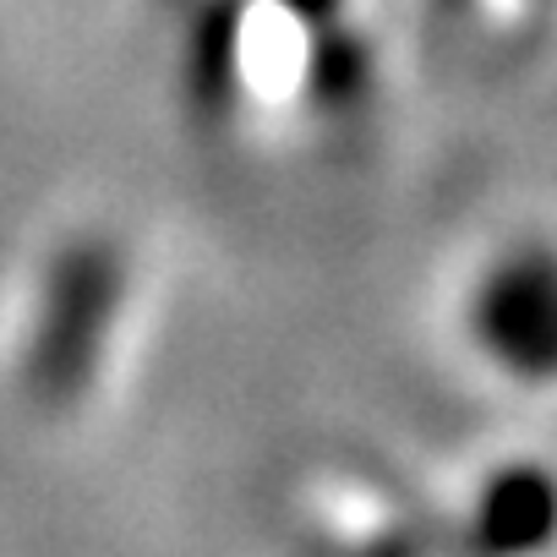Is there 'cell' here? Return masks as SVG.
<instances>
[{"instance_id":"cell-2","label":"cell","mask_w":557,"mask_h":557,"mask_svg":"<svg viewBox=\"0 0 557 557\" xmlns=\"http://www.w3.org/2000/svg\"><path fill=\"white\" fill-rule=\"evenodd\" d=\"M481 350L519 383H557V246L524 240L503 251L470 307Z\"/></svg>"},{"instance_id":"cell-4","label":"cell","mask_w":557,"mask_h":557,"mask_svg":"<svg viewBox=\"0 0 557 557\" xmlns=\"http://www.w3.org/2000/svg\"><path fill=\"white\" fill-rule=\"evenodd\" d=\"M290 12H301V17H329L334 12V0H285Z\"/></svg>"},{"instance_id":"cell-1","label":"cell","mask_w":557,"mask_h":557,"mask_svg":"<svg viewBox=\"0 0 557 557\" xmlns=\"http://www.w3.org/2000/svg\"><path fill=\"white\" fill-rule=\"evenodd\" d=\"M121 290H126L121 251L99 235L72 240L50 262L39 323H34V339H28V394L45 410L77 405L83 388L94 383L110 323L121 312Z\"/></svg>"},{"instance_id":"cell-3","label":"cell","mask_w":557,"mask_h":557,"mask_svg":"<svg viewBox=\"0 0 557 557\" xmlns=\"http://www.w3.org/2000/svg\"><path fill=\"white\" fill-rule=\"evenodd\" d=\"M557 541V475L541 465H508L481 486L470 513L475 557H535Z\"/></svg>"}]
</instances>
